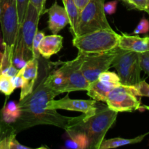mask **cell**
<instances>
[{
	"label": "cell",
	"instance_id": "obj_27",
	"mask_svg": "<svg viewBox=\"0 0 149 149\" xmlns=\"http://www.w3.org/2000/svg\"><path fill=\"white\" fill-rule=\"evenodd\" d=\"M45 33L42 31H38L35 36L33 41V45H32V52H33V58L36 59H39L40 53L39 51V47L41 43V41L45 36Z\"/></svg>",
	"mask_w": 149,
	"mask_h": 149
},
{
	"label": "cell",
	"instance_id": "obj_20",
	"mask_svg": "<svg viewBox=\"0 0 149 149\" xmlns=\"http://www.w3.org/2000/svg\"><path fill=\"white\" fill-rule=\"evenodd\" d=\"M69 139L65 142L67 148L84 149L88 148V139L82 132H70L67 133Z\"/></svg>",
	"mask_w": 149,
	"mask_h": 149
},
{
	"label": "cell",
	"instance_id": "obj_12",
	"mask_svg": "<svg viewBox=\"0 0 149 149\" xmlns=\"http://www.w3.org/2000/svg\"><path fill=\"white\" fill-rule=\"evenodd\" d=\"M39 59L32 58L22 68L23 84L21 87L20 100L23 99L33 91L39 74Z\"/></svg>",
	"mask_w": 149,
	"mask_h": 149
},
{
	"label": "cell",
	"instance_id": "obj_9",
	"mask_svg": "<svg viewBox=\"0 0 149 149\" xmlns=\"http://www.w3.org/2000/svg\"><path fill=\"white\" fill-rule=\"evenodd\" d=\"M137 97L131 86L119 84L111 90L106 103L109 109L117 113L132 112L143 109L141 100Z\"/></svg>",
	"mask_w": 149,
	"mask_h": 149
},
{
	"label": "cell",
	"instance_id": "obj_2",
	"mask_svg": "<svg viewBox=\"0 0 149 149\" xmlns=\"http://www.w3.org/2000/svg\"><path fill=\"white\" fill-rule=\"evenodd\" d=\"M117 112L109 109L107 105L96 103V111L71 127L67 133L82 132L88 139L89 149H99L108 131L113 125Z\"/></svg>",
	"mask_w": 149,
	"mask_h": 149
},
{
	"label": "cell",
	"instance_id": "obj_15",
	"mask_svg": "<svg viewBox=\"0 0 149 149\" xmlns=\"http://www.w3.org/2000/svg\"><path fill=\"white\" fill-rule=\"evenodd\" d=\"M62 36L58 34H52L45 36L39 47L40 55L45 59H49L55 54H57L63 47Z\"/></svg>",
	"mask_w": 149,
	"mask_h": 149
},
{
	"label": "cell",
	"instance_id": "obj_19",
	"mask_svg": "<svg viewBox=\"0 0 149 149\" xmlns=\"http://www.w3.org/2000/svg\"><path fill=\"white\" fill-rule=\"evenodd\" d=\"M20 115V109L18 105L13 100H11L4 106L0 112V117L4 122L13 125L17 119Z\"/></svg>",
	"mask_w": 149,
	"mask_h": 149
},
{
	"label": "cell",
	"instance_id": "obj_31",
	"mask_svg": "<svg viewBox=\"0 0 149 149\" xmlns=\"http://www.w3.org/2000/svg\"><path fill=\"white\" fill-rule=\"evenodd\" d=\"M11 81L15 88L16 89L19 88V87L21 88V87L23 84V77H22V69H20V71H19V72L17 73V75L12 77Z\"/></svg>",
	"mask_w": 149,
	"mask_h": 149
},
{
	"label": "cell",
	"instance_id": "obj_34",
	"mask_svg": "<svg viewBox=\"0 0 149 149\" xmlns=\"http://www.w3.org/2000/svg\"><path fill=\"white\" fill-rule=\"evenodd\" d=\"M0 49H2L4 51V42H3V39H2V36L0 37Z\"/></svg>",
	"mask_w": 149,
	"mask_h": 149
},
{
	"label": "cell",
	"instance_id": "obj_22",
	"mask_svg": "<svg viewBox=\"0 0 149 149\" xmlns=\"http://www.w3.org/2000/svg\"><path fill=\"white\" fill-rule=\"evenodd\" d=\"M13 135H17L15 129L11 124L4 122L0 117V142L7 137Z\"/></svg>",
	"mask_w": 149,
	"mask_h": 149
},
{
	"label": "cell",
	"instance_id": "obj_6",
	"mask_svg": "<svg viewBox=\"0 0 149 149\" xmlns=\"http://www.w3.org/2000/svg\"><path fill=\"white\" fill-rule=\"evenodd\" d=\"M104 1L105 0H90L79 12L76 36L100 29H112L106 17Z\"/></svg>",
	"mask_w": 149,
	"mask_h": 149
},
{
	"label": "cell",
	"instance_id": "obj_23",
	"mask_svg": "<svg viewBox=\"0 0 149 149\" xmlns=\"http://www.w3.org/2000/svg\"><path fill=\"white\" fill-rule=\"evenodd\" d=\"M135 95L140 97H149V84L145 80H141L139 83L134 86H131Z\"/></svg>",
	"mask_w": 149,
	"mask_h": 149
},
{
	"label": "cell",
	"instance_id": "obj_24",
	"mask_svg": "<svg viewBox=\"0 0 149 149\" xmlns=\"http://www.w3.org/2000/svg\"><path fill=\"white\" fill-rule=\"evenodd\" d=\"M29 4V0H17V16H18V26L20 27L24 20L28 6Z\"/></svg>",
	"mask_w": 149,
	"mask_h": 149
},
{
	"label": "cell",
	"instance_id": "obj_1",
	"mask_svg": "<svg viewBox=\"0 0 149 149\" xmlns=\"http://www.w3.org/2000/svg\"><path fill=\"white\" fill-rule=\"evenodd\" d=\"M47 72L40 80H36L31 93L17 103L20 115L13 124L15 132H20L32 127L47 125L62 128L65 132L79 123L85 114L71 117L61 115L57 110L47 109V103L58 95L45 84Z\"/></svg>",
	"mask_w": 149,
	"mask_h": 149
},
{
	"label": "cell",
	"instance_id": "obj_29",
	"mask_svg": "<svg viewBox=\"0 0 149 149\" xmlns=\"http://www.w3.org/2000/svg\"><path fill=\"white\" fill-rule=\"evenodd\" d=\"M46 1L47 0H29V3L37 10L39 14L42 16L47 13V10L45 9Z\"/></svg>",
	"mask_w": 149,
	"mask_h": 149
},
{
	"label": "cell",
	"instance_id": "obj_39",
	"mask_svg": "<svg viewBox=\"0 0 149 149\" xmlns=\"http://www.w3.org/2000/svg\"><path fill=\"white\" fill-rule=\"evenodd\" d=\"M148 13V14H149V4H148V13Z\"/></svg>",
	"mask_w": 149,
	"mask_h": 149
},
{
	"label": "cell",
	"instance_id": "obj_13",
	"mask_svg": "<svg viewBox=\"0 0 149 149\" xmlns=\"http://www.w3.org/2000/svg\"><path fill=\"white\" fill-rule=\"evenodd\" d=\"M48 28L53 34H57L69 24V17L65 7L59 5L55 1L48 10Z\"/></svg>",
	"mask_w": 149,
	"mask_h": 149
},
{
	"label": "cell",
	"instance_id": "obj_11",
	"mask_svg": "<svg viewBox=\"0 0 149 149\" xmlns=\"http://www.w3.org/2000/svg\"><path fill=\"white\" fill-rule=\"evenodd\" d=\"M96 103L97 101L95 100L71 99L68 95H67L60 100H55L52 99L49 100L47 103V109L81 112L85 114L86 117H88L95 113Z\"/></svg>",
	"mask_w": 149,
	"mask_h": 149
},
{
	"label": "cell",
	"instance_id": "obj_35",
	"mask_svg": "<svg viewBox=\"0 0 149 149\" xmlns=\"http://www.w3.org/2000/svg\"><path fill=\"white\" fill-rule=\"evenodd\" d=\"M142 108H143V109H146V110L149 111V106H146V105H145V106H143Z\"/></svg>",
	"mask_w": 149,
	"mask_h": 149
},
{
	"label": "cell",
	"instance_id": "obj_10",
	"mask_svg": "<svg viewBox=\"0 0 149 149\" xmlns=\"http://www.w3.org/2000/svg\"><path fill=\"white\" fill-rule=\"evenodd\" d=\"M83 54L79 52L75 59L63 63L58 69L64 76L65 84L64 93L75 91H87L90 83L81 71Z\"/></svg>",
	"mask_w": 149,
	"mask_h": 149
},
{
	"label": "cell",
	"instance_id": "obj_4",
	"mask_svg": "<svg viewBox=\"0 0 149 149\" xmlns=\"http://www.w3.org/2000/svg\"><path fill=\"white\" fill-rule=\"evenodd\" d=\"M119 37L113 29H100L73 37V45L83 54L102 53L117 47Z\"/></svg>",
	"mask_w": 149,
	"mask_h": 149
},
{
	"label": "cell",
	"instance_id": "obj_14",
	"mask_svg": "<svg viewBox=\"0 0 149 149\" xmlns=\"http://www.w3.org/2000/svg\"><path fill=\"white\" fill-rule=\"evenodd\" d=\"M118 47L121 49L143 53L149 51V36L140 37L130 36L125 33L120 34Z\"/></svg>",
	"mask_w": 149,
	"mask_h": 149
},
{
	"label": "cell",
	"instance_id": "obj_38",
	"mask_svg": "<svg viewBox=\"0 0 149 149\" xmlns=\"http://www.w3.org/2000/svg\"><path fill=\"white\" fill-rule=\"evenodd\" d=\"M0 17H1V4H0Z\"/></svg>",
	"mask_w": 149,
	"mask_h": 149
},
{
	"label": "cell",
	"instance_id": "obj_8",
	"mask_svg": "<svg viewBox=\"0 0 149 149\" xmlns=\"http://www.w3.org/2000/svg\"><path fill=\"white\" fill-rule=\"evenodd\" d=\"M117 47L102 53L83 54L81 71L89 83L95 81L99 75L109 71L117 53Z\"/></svg>",
	"mask_w": 149,
	"mask_h": 149
},
{
	"label": "cell",
	"instance_id": "obj_18",
	"mask_svg": "<svg viewBox=\"0 0 149 149\" xmlns=\"http://www.w3.org/2000/svg\"><path fill=\"white\" fill-rule=\"evenodd\" d=\"M62 1L69 17L70 31L71 34L73 35V37H74L77 33V22H78L79 11L76 6L74 0H62Z\"/></svg>",
	"mask_w": 149,
	"mask_h": 149
},
{
	"label": "cell",
	"instance_id": "obj_30",
	"mask_svg": "<svg viewBox=\"0 0 149 149\" xmlns=\"http://www.w3.org/2000/svg\"><path fill=\"white\" fill-rule=\"evenodd\" d=\"M140 58L141 68L149 76V51L140 53Z\"/></svg>",
	"mask_w": 149,
	"mask_h": 149
},
{
	"label": "cell",
	"instance_id": "obj_21",
	"mask_svg": "<svg viewBox=\"0 0 149 149\" xmlns=\"http://www.w3.org/2000/svg\"><path fill=\"white\" fill-rule=\"evenodd\" d=\"M15 88L12 83L11 78L0 74V93L9 96L14 92Z\"/></svg>",
	"mask_w": 149,
	"mask_h": 149
},
{
	"label": "cell",
	"instance_id": "obj_16",
	"mask_svg": "<svg viewBox=\"0 0 149 149\" xmlns=\"http://www.w3.org/2000/svg\"><path fill=\"white\" fill-rule=\"evenodd\" d=\"M118 84L100 81L97 79L90 84L87 90V95L96 101L106 102V97L111 90Z\"/></svg>",
	"mask_w": 149,
	"mask_h": 149
},
{
	"label": "cell",
	"instance_id": "obj_32",
	"mask_svg": "<svg viewBox=\"0 0 149 149\" xmlns=\"http://www.w3.org/2000/svg\"><path fill=\"white\" fill-rule=\"evenodd\" d=\"M116 7H117V1H111L107 2L105 4L104 3V11L107 14L112 15L116 12Z\"/></svg>",
	"mask_w": 149,
	"mask_h": 149
},
{
	"label": "cell",
	"instance_id": "obj_33",
	"mask_svg": "<svg viewBox=\"0 0 149 149\" xmlns=\"http://www.w3.org/2000/svg\"><path fill=\"white\" fill-rule=\"evenodd\" d=\"M76 6L78 8L79 11H81L83 8L86 6V4L90 1V0H74Z\"/></svg>",
	"mask_w": 149,
	"mask_h": 149
},
{
	"label": "cell",
	"instance_id": "obj_7",
	"mask_svg": "<svg viewBox=\"0 0 149 149\" xmlns=\"http://www.w3.org/2000/svg\"><path fill=\"white\" fill-rule=\"evenodd\" d=\"M111 65L117 71L121 84L134 86L141 81L142 68L139 52L126 50L118 47L117 53Z\"/></svg>",
	"mask_w": 149,
	"mask_h": 149
},
{
	"label": "cell",
	"instance_id": "obj_17",
	"mask_svg": "<svg viewBox=\"0 0 149 149\" xmlns=\"http://www.w3.org/2000/svg\"><path fill=\"white\" fill-rule=\"evenodd\" d=\"M148 133H145L143 135H139L136 138H131V139H127V138H111V139L103 140L100 145V148L99 149H109V148H114L117 147L123 146L130 145V144H135L141 143L143 140L145 138V137Z\"/></svg>",
	"mask_w": 149,
	"mask_h": 149
},
{
	"label": "cell",
	"instance_id": "obj_5",
	"mask_svg": "<svg viewBox=\"0 0 149 149\" xmlns=\"http://www.w3.org/2000/svg\"><path fill=\"white\" fill-rule=\"evenodd\" d=\"M0 24L4 45L2 58L13 63L12 60L19 30L17 0H0Z\"/></svg>",
	"mask_w": 149,
	"mask_h": 149
},
{
	"label": "cell",
	"instance_id": "obj_26",
	"mask_svg": "<svg viewBox=\"0 0 149 149\" xmlns=\"http://www.w3.org/2000/svg\"><path fill=\"white\" fill-rule=\"evenodd\" d=\"M125 4L130 6L131 8L148 13L149 0H127Z\"/></svg>",
	"mask_w": 149,
	"mask_h": 149
},
{
	"label": "cell",
	"instance_id": "obj_36",
	"mask_svg": "<svg viewBox=\"0 0 149 149\" xmlns=\"http://www.w3.org/2000/svg\"><path fill=\"white\" fill-rule=\"evenodd\" d=\"M2 58H3V52L0 50V63H1V60H2Z\"/></svg>",
	"mask_w": 149,
	"mask_h": 149
},
{
	"label": "cell",
	"instance_id": "obj_25",
	"mask_svg": "<svg viewBox=\"0 0 149 149\" xmlns=\"http://www.w3.org/2000/svg\"><path fill=\"white\" fill-rule=\"evenodd\" d=\"M98 79H100V81H106V82L113 83V84H121L120 79H119L118 74L109 71L101 73L99 75Z\"/></svg>",
	"mask_w": 149,
	"mask_h": 149
},
{
	"label": "cell",
	"instance_id": "obj_28",
	"mask_svg": "<svg viewBox=\"0 0 149 149\" xmlns=\"http://www.w3.org/2000/svg\"><path fill=\"white\" fill-rule=\"evenodd\" d=\"M149 31V21L145 17H143L140 21L139 24L137 26L136 29L134 30L133 33L135 34L139 33H146Z\"/></svg>",
	"mask_w": 149,
	"mask_h": 149
},
{
	"label": "cell",
	"instance_id": "obj_37",
	"mask_svg": "<svg viewBox=\"0 0 149 149\" xmlns=\"http://www.w3.org/2000/svg\"><path fill=\"white\" fill-rule=\"evenodd\" d=\"M120 1H123L124 3H126V1H127V0H120Z\"/></svg>",
	"mask_w": 149,
	"mask_h": 149
},
{
	"label": "cell",
	"instance_id": "obj_3",
	"mask_svg": "<svg viewBox=\"0 0 149 149\" xmlns=\"http://www.w3.org/2000/svg\"><path fill=\"white\" fill-rule=\"evenodd\" d=\"M40 17L37 10L29 3L24 20L19 27L16 38L13 56V61L15 62H21L24 60L28 62L33 58L32 45L33 39L38 32Z\"/></svg>",
	"mask_w": 149,
	"mask_h": 149
}]
</instances>
